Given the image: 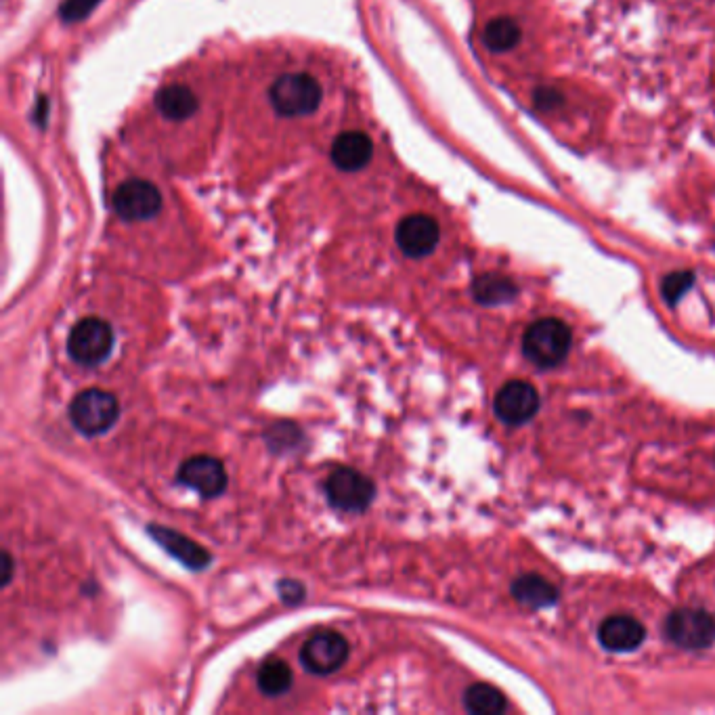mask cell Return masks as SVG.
Masks as SVG:
<instances>
[{
  "mask_svg": "<svg viewBox=\"0 0 715 715\" xmlns=\"http://www.w3.org/2000/svg\"><path fill=\"white\" fill-rule=\"evenodd\" d=\"M112 206L122 221H149L162 210V193L151 181L130 179L116 189Z\"/></svg>",
  "mask_w": 715,
  "mask_h": 715,
  "instance_id": "obj_7",
  "label": "cell"
},
{
  "mask_svg": "<svg viewBox=\"0 0 715 715\" xmlns=\"http://www.w3.org/2000/svg\"><path fill=\"white\" fill-rule=\"evenodd\" d=\"M179 481L206 500H212L227 489V470L225 464L212 455H193L181 464Z\"/></svg>",
  "mask_w": 715,
  "mask_h": 715,
  "instance_id": "obj_9",
  "label": "cell"
},
{
  "mask_svg": "<svg viewBox=\"0 0 715 715\" xmlns=\"http://www.w3.org/2000/svg\"><path fill=\"white\" fill-rule=\"evenodd\" d=\"M646 638L644 625L630 617V615H617L602 621L598 630V640L600 644L611 650V653H630L636 650Z\"/></svg>",
  "mask_w": 715,
  "mask_h": 715,
  "instance_id": "obj_13",
  "label": "cell"
},
{
  "mask_svg": "<svg viewBox=\"0 0 715 715\" xmlns=\"http://www.w3.org/2000/svg\"><path fill=\"white\" fill-rule=\"evenodd\" d=\"M523 36L518 21L512 17H495L483 30V42L491 53H506L512 51Z\"/></svg>",
  "mask_w": 715,
  "mask_h": 715,
  "instance_id": "obj_17",
  "label": "cell"
},
{
  "mask_svg": "<svg viewBox=\"0 0 715 715\" xmlns=\"http://www.w3.org/2000/svg\"><path fill=\"white\" fill-rule=\"evenodd\" d=\"M464 705L474 715H500L508 709L506 697L489 684H472L464 692Z\"/></svg>",
  "mask_w": 715,
  "mask_h": 715,
  "instance_id": "obj_19",
  "label": "cell"
},
{
  "mask_svg": "<svg viewBox=\"0 0 715 715\" xmlns=\"http://www.w3.org/2000/svg\"><path fill=\"white\" fill-rule=\"evenodd\" d=\"M523 349L537 367H556L569 355L571 330L560 319H539L525 332Z\"/></svg>",
  "mask_w": 715,
  "mask_h": 715,
  "instance_id": "obj_2",
  "label": "cell"
},
{
  "mask_svg": "<svg viewBox=\"0 0 715 715\" xmlns=\"http://www.w3.org/2000/svg\"><path fill=\"white\" fill-rule=\"evenodd\" d=\"M495 414L506 424H525L539 409V395L533 384L514 380L508 382L495 397Z\"/></svg>",
  "mask_w": 715,
  "mask_h": 715,
  "instance_id": "obj_11",
  "label": "cell"
},
{
  "mask_svg": "<svg viewBox=\"0 0 715 715\" xmlns=\"http://www.w3.org/2000/svg\"><path fill=\"white\" fill-rule=\"evenodd\" d=\"M374 154V143L361 130H349L342 133L332 145V162L344 170L353 172L367 166Z\"/></svg>",
  "mask_w": 715,
  "mask_h": 715,
  "instance_id": "obj_14",
  "label": "cell"
},
{
  "mask_svg": "<svg viewBox=\"0 0 715 715\" xmlns=\"http://www.w3.org/2000/svg\"><path fill=\"white\" fill-rule=\"evenodd\" d=\"M667 638L686 650H703L715 642V619L703 609H678L665 621Z\"/></svg>",
  "mask_w": 715,
  "mask_h": 715,
  "instance_id": "obj_6",
  "label": "cell"
},
{
  "mask_svg": "<svg viewBox=\"0 0 715 715\" xmlns=\"http://www.w3.org/2000/svg\"><path fill=\"white\" fill-rule=\"evenodd\" d=\"M114 349V330L112 325L99 317L80 319L68 338V353L80 363L95 367L110 357Z\"/></svg>",
  "mask_w": 715,
  "mask_h": 715,
  "instance_id": "obj_5",
  "label": "cell"
},
{
  "mask_svg": "<svg viewBox=\"0 0 715 715\" xmlns=\"http://www.w3.org/2000/svg\"><path fill=\"white\" fill-rule=\"evenodd\" d=\"M321 84L311 74H284L271 86V103L281 116H309L321 105Z\"/></svg>",
  "mask_w": 715,
  "mask_h": 715,
  "instance_id": "obj_3",
  "label": "cell"
},
{
  "mask_svg": "<svg viewBox=\"0 0 715 715\" xmlns=\"http://www.w3.org/2000/svg\"><path fill=\"white\" fill-rule=\"evenodd\" d=\"M351 646L338 632H317L300 650V661L315 676H330L349 659Z\"/></svg>",
  "mask_w": 715,
  "mask_h": 715,
  "instance_id": "obj_8",
  "label": "cell"
},
{
  "mask_svg": "<svg viewBox=\"0 0 715 715\" xmlns=\"http://www.w3.org/2000/svg\"><path fill=\"white\" fill-rule=\"evenodd\" d=\"M158 112L168 120H187L198 112V97L185 84H168L156 95Z\"/></svg>",
  "mask_w": 715,
  "mask_h": 715,
  "instance_id": "obj_15",
  "label": "cell"
},
{
  "mask_svg": "<svg viewBox=\"0 0 715 715\" xmlns=\"http://www.w3.org/2000/svg\"><path fill=\"white\" fill-rule=\"evenodd\" d=\"M3 560H5L3 585H5V588H7V585H9V583H11V579H13V558H11V554H9V552H5V554H3Z\"/></svg>",
  "mask_w": 715,
  "mask_h": 715,
  "instance_id": "obj_25",
  "label": "cell"
},
{
  "mask_svg": "<svg viewBox=\"0 0 715 715\" xmlns=\"http://www.w3.org/2000/svg\"><path fill=\"white\" fill-rule=\"evenodd\" d=\"M258 688L267 697H281L286 695L292 686V669L284 659H269L260 665L256 674Z\"/></svg>",
  "mask_w": 715,
  "mask_h": 715,
  "instance_id": "obj_18",
  "label": "cell"
},
{
  "mask_svg": "<svg viewBox=\"0 0 715 715\" xmlns=\"http://www.w3.org/2000/svg\"><path fill=\"white\" fill-rule=\"evenodd\" d=\"M395 240L405 256L424 258L437 248L441 229L439 223L428 214H409L397 225Z\"/></svg>",
  "mask_w": 715,
  "mask_h": 715,
  "instance_id": "obj_10",
  "label": "cell"
},
{
  "mask_svg": "<svg viewBox=\"0 0 715 715\" xmlns=\"http://www.w3.org/2000/svg\"><path fill=\"white\" fill-rule=\"evenodd\" d=\"M120 416L118 399L101 388L82 390L70 403V420L84 437H99L110 430Z\"/></svg>",
  "mask_w": 715,
  "mask_h": 715,
  "instance_id": "obj_1",
  "label": "cell"
},
{
  "mask_svg": "<svg viewBox=\"0 0 715 715\" xmlns=\"http://www.w3.org/2000/svg\"><path fill=\"white\" fill-rule=\"evenodd\" d=\"M99 3L101 0H65L59 9V15L65 21H78L89 15Z\"/></svg>",
  "mask_w": 715,
  "mask_h": 715,
  "instance_id": "obj_22",
  "label": "cell"
},
{
  "mask_svg": "<svg viewBox=\"0 0 715 715\" xmlns=\"http://www.w3.org/2000/svg\"><path fill=\"white\" fill-rule=\"evenodd\" d=\"M323 489L325 495H328V502L336 510L353 512V514L365 512L372 506L376 497V485L370 476H365L363 472L346 466L336 468L328 476Z\"/></svg>",
  "mask_w": 715,
  "mask_h": 715,
  "instance_id": "obj_4",
  "label": "cell"
},
{
  "mask_svg": "<svg viewBox=\"0 0 715 715\" xmlns=\"http://www.w3.org/2000/svg\"><path fill=\"white\" fill-rule=\"evenodd\" d=\"M474 298L481 302V305H504L516 296V286L508 277L502 275H481L474 281L472 286Z\"/></svg>",
  "mask_w": 715,
  "mask_h": 715,
  "instance_id": "obj_20",
  "label": "cell"
},
{
  "mask_svg": "<svg viewBox=\"0 0 715 715\" xmlns=\"http://www.w3.org/2000/svg\"><path fill=\"white\" fill-rule=\"evenodd\" d=\"M147 531L170 556H175L179 562H183L187 569L202 571L210 565V560H212L210 552L206 548H202L200 544H195L193 539L177 533L175 529L149 525Z\"/></svg>",
  "mask_w": 715,
  "mask_h": 715,
  "instance_id": "obj_12",
  "label": "cell"
},
{
  "mask_svg": "<svg viewBox=\"0 0 715 715\" xmlns=\"http://www.w3.org/2000/svg\"><path fill=\"white\" fill-rule=\"evenodd\" d=\"M512 596L535 609L550 606L558 600V588L541 575H523L512 583Z\"/></svg>",
  "mask_w": 715,
  "mask_h": 715,
  "instance_id": "obj_16",
  "label": "cell"
},
{
  "mask_svg": "<svg viewBox=\"0 0 715 715\" xmlns=\"http://www.w3.org/2000/svg\"><path fill=\"white\" fill-rule=\"evenodd\" d=\"M533 101H535V105L539 107V110L554 112V110H558V107H562V103H565V95H562L556 89H552V86H544V89L535 91Z\"/></svg>",
  "mask_w": 715,
  "mask_h": 715,
  "instance_id": "obj_23",
  "label": "cell"
},
{
  "mask_svg": "<svg viewBox=\"0 0 715 715\" xmlns=\"http://www.w3.org/2000/svg\"><path fill=\"white\" fill-rule=\"evenodd\" d=\"M279 596L286 604H298V602L305 600V588H302L298 581H292V579L281 581L279 583Z\"/></svg>",
  "mask_w": 715,
  "mask_h": 715,
  "instance_id": "obj_24",
  "label": "cell"
},
{
  "mask_svg": "<svg viewBox=\"0 0 715 715\" xmlns=\"http://www.w3.org/2000/svg\"><path fill=\"white\" fill-rule=\"evenodd\" d=\"M692 284H695V275H692L690 271H678V273H671L663 279L661 292L669 305H676V302L692 288Z\"/></svg>",
  "mask_w": 715,
  "mask_h": 715,
  "instance_id": "obj_21",
  "label": "cell"
}]
</instances>
